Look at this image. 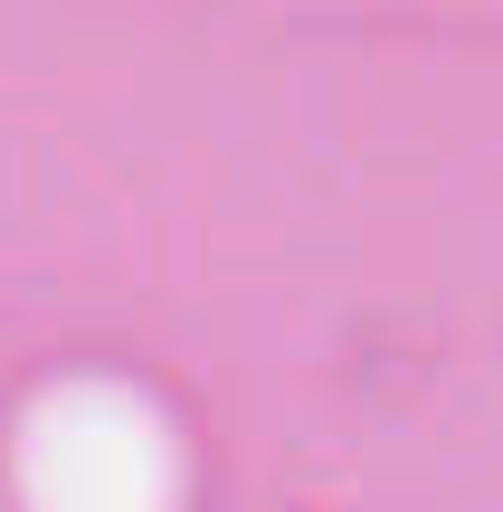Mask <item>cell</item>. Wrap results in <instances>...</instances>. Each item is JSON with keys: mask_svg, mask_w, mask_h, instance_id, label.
Here are the masks:
<instances>
[]
</instances>
